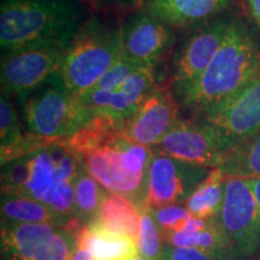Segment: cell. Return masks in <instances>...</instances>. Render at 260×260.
<instances>
[{
    "label": "cell",
    "mask_w": 260,
    "mask_h": 260,
    "mask_svg": "<svg viewBox=\"0 0 260 260\" xmlns=\"http://www.w3.org/2000/svg\"><path fill=\"white\" fill-rule=\"evenodd\" d=\"M92 12L77 0H2L0 47L3 52L40 45L68 47Z\"/></svg>",
    "instance_id": "cell-1"
},
{
    "label": "cell",
    "mask_w": 260,
    "mask_h": 260,
    "mask_svg": "<svg viewBox=\"0 0 260 260\" xmlns=\"http://www.w3.org/2000/svg\"><path fill=\"white\" fill-rule=\"evenodd\" d=\"M260 75V50L242 17H234L222 46L206 70L176 96L195 115L239 92Z\"/></svg>",
    "instance_id": "cell-2"
},
{
    "label": "cell",
    "mask_w": 260,
    "mask_h": 260,
    "mask_svg": "<svg viewBox=\"0 0 260 260\" xmlns=\"http://www.w3.org/2000/svg\"><path fill=\"white\" fill-rule=\"evenodd\" d=\"M80 161L58 142L2 165V193L40 200L69 220L75 218L74 182Z\"/></svg>",
    "instance_id": "cell-3"
},
{
    "label": "cell",
    "mask_w": 260,
    "mask_h": 260,
    "mask_svg": "<svg viewBox=\"0 0 260 260\" xmlns=\"http://www.w3.org/2000/svg\"><path fill=\"white\" fill-rule=\"evenodd\" d=\"M123 56L121 22L94 12L64 52L59 75L75 99L95 86Z\"/></svg>",
    "instance_id": "cell-4"
},
{
    "label": "cell",
    "mask_w": 260,
    "mask_h": 260,
    "mask_svg": "<svg viewBox=\"0 0 260 260\" xmlns=\"http://www.w3.org/2000/svg\"><path fill=\"white\" fill-rule=\"evenodd\" d=\"M152 158V148L117 136L83 157L80 164L107 191L121 195L145 211Z\"/></svg>",
    "instance_id": "cell-5"
},
{
    "label": "cell",
    "mask_w": 260,
    "mask_h": 260,
    "mask_svg": "<svg viewBox=\"0 0 260 260\" xmlns=\"http://www.w3.org/2000/svg\"><path fill=\"white\" fill-rule=\"evenodd\" d=\"M28 133L63 141L79 128L80 110L59 73L17 99Z\"/></svg>",
    "instance_id": "cell-6"
},
{
    "label": "cell",
    "mask_w": 260,
    "mask_h": 260,
    "mask_svg": "<svg viewBox=\"0 0 260 260\" xmlns=\"http://www.w3.org/2000/svg\"><path fill=\"white\" fill-rule=\"evenodd\" d=\"M234 17H219L183 29L171 53L169 84L175 96L188 88L206 70L222 46Z\"/></svg>",
    "instance_id": "cell-7"
},
{
    "label": "cell",
    "mask_w": 260,
    "mask_h": 260,
    "mask_svg": "<svg viewBox=\"0 0 260 260\" xmlns=\"http://www.w3.org/2000/svg\"><path fill=\"white\" fill-rule=\"evenodd\" d=\"M239 145L222 130L203 119H178L152 149L178 160L209 169L219 168Z\"/></svg>",
    "instance_id": "cell-8"
},
{
    "label": "cell",
    "mask_w": 260,
    "mask_h": 260,
    "mask_svg": "<svg viewBox=\"0 0 260 260\" xmlns=\"http://www.w3.org/2000/svg\"><path fill=\"white\" fill-rule=\"evenodd\" d=\"M230 251L252 259L260 251V216L255 198L245 178H226L222 209L217 217Z\"/></svg>",
    "instance_id": "cell-9"
},
{
    "label": "cell",
    "mask_w": 260,
    "mask_h": 260,
    "mask_svg": "<svg viewBox=\"0 0 260 260\" xmlns=\"http://www.w3.org/2000/svg\"><path fill=\"white\" fill-rule=\"evenodd\" d=\"M65 46L40 45L3 52L0 65L2 94L10 98L27 95L59 73Z\"/></svg>",
    "instance_id": "cell-10"
},
{
    "label": "cell",
    "mask_w": 260,
    "mask_h": 260,
    "mask_svg": "<svg viewBox=\"0 0 260 260\" xmlns=\"http://www.w3.org/2000/svg\"><path fill=\"white\" fill-rule=\"evenodd\" d=\"M180 119V104L170 84L157 83L123 121L118 138L153 148Z\"/></svg>",
    "instance_id": "cell-11"
},
{
    "label": "cell",
    "mask_w": 260,
    "mask_h": 260,
    "mask_svg": "<svg viewBox=\"0 0 260 260\" xmlns=\"http://www.w3.org/2000/svg\"><path fill=\"white\" fill-rule=\"evenodd\" d=\"M123 57L140 67L155 68L174 51L177 30L145 10L125 15L121 22Z\"/></svg>",
    "instance_id": "cell-12"
},
{
    "label": "cell",
    "mask_w": 260,
    "mask_h": 260,
    "mask_svg": "<svg viewBox=\"0 0 260 260\" xmlns=\"http://www.w3.org/2000/svg\"><path fill=\"white\" fill-rule=\"evenodd\" d=\"M211 169L198 167L153 152L148 169L147 200L145 211L168 205H184Z\"/></svg>",
    "instance_id": "cell-13"
},
{
    "label": "cell",
    "mask_w": 260,
    "mask_h": 260,
    "mask_svg": "<svg viewBox=\"0 0 260 260\" xmlns=\"http://www.w3.org/2000/svg\"><path fill=\"white\" fill-rule=\"evenodd\" d=\"M222 130L237 144L260 133V75L222 102L195 115Z\"/></svg>",
    "instance_id": "cell-14"
},
{
    "label": "cell",
    "mask_w": 260,
    "mask_h": 260,
    "mask_svg": "<svg viewBox=\"0 0 260 260\" xmlns=\"http://www.w3.org/2000/svg\"><path fill=\"white\" fill-rule=\"evenodd\" d=\"M157 83L155 68L141 67L119 88L112 92L89 90L76 98V105L82 109L100 110L125 119Z\"/></svg>",
    "instance_id": "cell-15"
},
{
    "label": "cell",
    "mask_w": 260,
    "mask_h": 260,
    "mask_svg": "<svg viewBox=\"0 0 260 260\" xmlns=\"http://www.w3.org/2000/svg\"><path fill=\"white\" fill-rule=\"evenodd\" d=\"M237 2L239 0H148L141 9L178 30L226 15Z\"/></svg>",
    "instance_id": "cell-16"
},
{
    "label": "cell",
    "mask_w": 260,
    "mask_h": 260,
    "mask_svg": "<svg viewBox=\"0 0 260 260\" xmlns=\"http://www.w3.org/2000/svg\"><path fill=\"white\" fill-rule=\"evenodd\" d=\"M74 236L77 248L88 251L93 260H134L139 256L134 237L98 223L83 225Z\"/></svg>",
    "instance_id": "cell-17"
},
{
    "label": "cell",
    "mask_w": 260,
    "mask_h": 260,
    "mask_svg": "<svg viewBox=\"0 0 260 260\" xmlns=\"http://www.w3.org/2000/svg\"><path fill=\"white\" fill-rule=\"evenodd\" d=\"M56 225L2 222V254L4 260H31Z\"/></svg>",
    "instance_id": "cell-18"
},
{
    "label": "cell",
    "mask_w": 260,
    "mask_h": 260,
    "mask_svg": "<svg viewBox=\"0 0 260 260\" xmlns=\"http://www.w3.org/2000/svg\"><path fill=\"white\" fill-rule=\"evenodd\" d=\"M2 222L23 224H51L64 228L69 219L46 204L27 195L2 193Z\"/></svg>",
    "instance_id": "cell-19"
},
{
    "label": "cell",
    "mask_w": 260,
    "mask_h": 260,
    "mask_svg": "<svg viewBox=\"0 0 260 260\" xmlns=\"http://www.w3.org/2000/svg\"><path fill=\"white\" fill-rule=\"evenodd\" d=\"M169 246L180 248H197L200 251H230L229 245L216 218H191L180 232L162 237Z\"/></svg>",
    "instance_id": "cell-20"
},
{
    "label": "cell",
    "mask_w": 260,
    "mask_h": 260,
    "mask_svg": "<svg viewBox=\"0 0 260 260\" xmlns=\"http://www.w3.org/2000/svg\"><path fill=\"white\" fill-rule=\"evenodd\" d=\"M142 211L125 198L107 191L99 207L95 222L107 229L134 237L139 233Z\"/></svg>",
    "instance_id": "cell-21"
},
{
    "label": "cell",
    "mask_w": 260,
    "mask_h": 260,
    "mask_svg": "<svg viewBox=\"0 0 260 260\" xmlns=\"http://www.w3.org/2000/svg\"><path fill=\"white\" fill-rule=\"evenodd\" d=\"M226 177L219 168L211 169L184 204L194 218L211 219L218 217L224 200Z\"/></svg>",
    "instance_id": "cell-22"
},
{
    "label": "cell",
    "mask_w": 260,
    "mask_h": 260,
    "mask_svg": "<svg viewBox=\"0 0 260 260\" xmlns=\"http://www.w3.org/2000/svg\"><path fill=\"white\" fill-rule=\"evenodd\" d=\"M75 218L84 225L95 222L99 207L107 190L81 165L74 182Z\"/></svg>",
    "instance_id": "cell-23"
},
{
    "label": "cell",
    "mask_w": 260,
    "mask_h": 260,
    "mask_svg": "<svg viewBox=\"0 0 260 260\" xmlns=\"http://www.w3.org/2000/svg\"><path fill=\"white\" fill-rule=\"evenodd\" d=\"M219 169L226 178L260 177V133L237 145Z\"/></svg>",
    "instance_id": "cell-24"
},
{
    "label": "cell",
    "mask_w": 260,
    "mask_h": 260,
    "mask_svg": "<svg viewBox=\"0 0 260 260\" xmlns=\"http://www.w3.org/2000/svg\"><path fill=\"white\" fill-rule=\"evenodd\" d=\"M76 249V237L65 228L57 226L39 246L31 260H70Z\"/></svg>",
    "instance_id": "cell-25"
},
{
    "label": "cell",
    "mask_w": 260,
    "mask_h": 260,
    "mask_svg": "<svg viewBox=\"0 0 260 260\" xmlns=\"http://www.w3.org/2000/svg\"><path fill=\"white\" fill-rule=\"evenodd\" d=\"M136 246L140 256L148 260H162L165 242L161 233L148 211H142Z\"/></svg>",
    "instance_id": "cell-26"
},
{
    "label": "cell",
    "mask_w": 260,
    "mask_h": 260,
    "mask_svg": "<svg viewBox=\"0 0 260 260\" xmlns=\"http://www.w3.org/2000/svg\"><path fill=\"white\" fill-rule=\"evenodd\" d=\"M25 135L11 98L0 95V151L14 147Z\"/></svg>",
    "instance_id": "cell-27"
},
{
    "label": "cell",
    "mask_w": 260,
    "mask_h": 260,
    "mask_svg": "<svg viewBox=\"0 0 260 260\" xmlns=\"http://www.w3.org/2000/svg\"><path fill=\"white\" fill-rule=\"evenodd\" d=\"M148 212L154 219L162 237L169 234L180 232L193 218L184 205H168Z\"/></svg>",
    "instance_id": "cell-28"
},
{
    "label": "cell",
    "mask_w": 260,
    "mask_h": 260,
    "mask_svg": "<svg viewBox=\"0 0 260 260\" xmlns=\"http://www.w3.org/2000/svg\"><path fill=\"white\" fill-rule=\"evenodd\" d=\"M141 68L140 65L133 63L124 57H121L115 64L103 75V77L89 90H103V92H112L122 86L128 80L133 73ZM88 90V92H89Z\"/></svg>",
    "instance_id": "cell-29"
},
{
    "label": "cell",
    "mask_w": 260,
    "mask_h": 260,
    "mask_svg": "<svg viewBox=\"0 0 260 260\" xmlns=\"http://www.w3.org/2000/svg\"><path fill=\"white\" fill-rule=\"evenodd\" d=\"M162 260H245L229 251H200L197 248H180L165 243Z\"/></svg>",
    "instance_id": "cell-30"
},
{
    "label": "cell",
    "mask_w": 260,
    "mask_h": 260,
    "mask_svg": "<svg viewBox=\"0 0 260 260\" xmlns=\"http://www.w3.org/2000/svg\"><path fill=\"white\" fill-rule=\"evenodd\" d=\"M148 0H98V12L125 16L141 9Z\"/></svg>",
    "instance_id": "cell-31"
},
{
    "label": "cell",
    "mask_w": 260,
    "mask_h": 260,
    "mask_svg": "<svg viewBox=\"0 0 260 260\" xmlns=\"http://www.w3.org/2000/svg\"><path fill=\"white\" fill-rule=\"evenodd\" d=\"M245 14L256 27L260 28V0H241Z\"/></svg>",
    "instance_id": "cell-32"
},
{
    "label": "cell",
    "mask_w": 260,
    "mask_h": 260,
    "mask_svg": "<svg viewBox=\"0 0 260 260\" xmlns=\"http://www.w3.org/2000/svg\"><path fill=\"white\" fill-rule=\"evenodd\" d=\"M248 182L249 187L253 191V195H254L256 205H258V210H259V216H260V177H255V178H249L247 180Z\"/></svg>",
    "instance_id": "cell-33"
},
{
    "label": "cell",
    "mask_w": 260,
    "mask_h": 260,
    "mask_svg": "<svg viewBox=\"0 0 260 260\" xmlns=\"http://www.w3.org/2000/svg\"><path fill=\"white\" fill-rule=\"evenodd\" d=\"M70 260H93V259L88 251H86V249L77 248L76 252L74 253L73 258H71Z\"/></svg>",
    "instance_id": "cell-34"
},
{
    "label": "cell",
    "mask_w": 260,
    "mask_h": 260,
    "mask_svg": "<svg viewBox=\"0 0 260 260\" xmlns=\"http://www.w3.org/2000/svg\"><path fill=\"white\" fill-rule=\"evenodd\" d=\"M77 2L88 6L93 12H98V0H77Z\"/></svg>",
    "instance_id": "cell-35"
},
{
    "label": "cell",
    "mask_w": 260,
    "mask_h": 260,
    "mask_svg": "<svg viewBox=\"0 0 260 260\" xmlns=\"http://www.w3.org/2000/svg\"><path fill=\"white\" fill-rule=\"evenodd\" d=\"M134 260H148V259H145V258H142V256H138V258H135Z\"/></svg>",
    "instance_id": "cell-36"
}]
</instances>
